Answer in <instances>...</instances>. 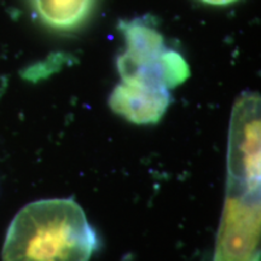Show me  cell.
<instances>
[{
  "label": "cell",
  "mask_w": 261,
  "mask_h": 261,
  "mask_svg": "<svg viewBox=\"0 0 261 261\" xmlns=\"http://www.w3.org/2000/svg\"><path fill=\"white\" fill-rule=\"evenodd\" d=\"M96 0H33L45 23L56 29H73L89 18Z\"/></svg>",
  "instance_id": "4"
},
{
  "label": "cell",
  "mask_w": 261,
  "mask_h": 261,
  "mask_svg": "<svg viewBox=\"0 0 261 261\" xmlns=\"http://www.w3.org/2000/svg\"><path fill=\"white\" fill-rule=\"evenodd\" d=\"M121 31L127 46L117 61L122 83L110 96V107L132 122H158L171 102L169 89L187 79L189 67L143 21L122 22Z\"/></svg>",
  "instance_id": "1"
},
{
  "label": "cell",
  "mask_w": 261,
  "mask_h": 261,
  "mask_svg": "<svg viewBox=\"0 0 261 261\" xmlns=\"http://www.w3.org/2000/svg\"><path fill=\"white\" fill-rule=\"evenodd\" d=\"M213 261H260V168H227Z\"/></svg>",
  "instance_id": "3"
},
{
  "label": "cell",
  "mask_w": 261,
  "mask_h": 261,
  "mask_svg": "<svg viewBox=\"0 0 261 261\" xmlns=\"http://www.w3.org/2000/svg\"><path fill=\"white\" fill-rule=\"evenodd\" d=\"M96 231L73 198L35 201L15 215L3 244V261H90Z\"/></svg>",
  "instance_id": "2"
},
{
  "label": "cell",
  "mask_w": 261,
  "mask_h": 261,
  "mask_svg": "<svg viewBox=\"0 0 261 261\" xmlns=\"http://www.w3.org/2000/svg\"><path fill=\"white\" fill-rule=\"evenodd\" d=\"M202 2L208 3V4H213V5H226V4H230V3L236 2V0H202Z\"/></svg>",
  "instance_id": "5"
}]
</instances>
